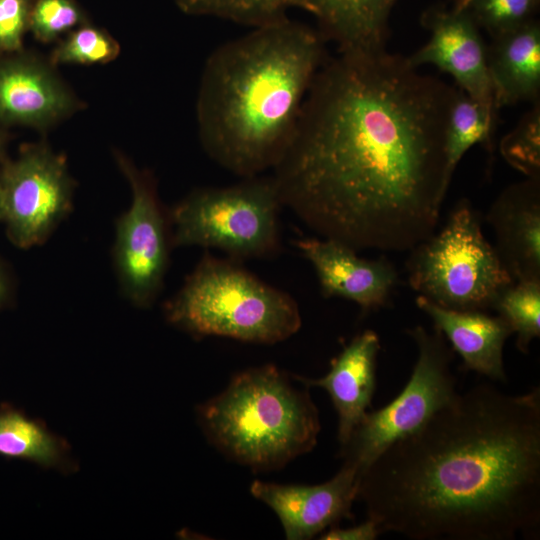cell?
<instances>
[{"label":"cell","mask_w":540,"mask_h":540,"mask_svg":"<svg viewBox=\"0 0 540 540\" xmlns=\"http://www.w3.org/2000/svg\"><path fill=\"white\" fill-rule=\"evenodd\" d=\"M455 93L385 49L325 60L271 170L283 206L356 251L411 250L435 232L451 181Z\"/></svg>","instance_id":"obj_1"},{"label":"cell","mask_w":540,"mask_h":540,"mask_svg":"<svg viewBox=\"0 0 540 540\" xmlns=\"http://www.w3.org/2000/svg\"><path fill=\"white\" fill-rule=\"evenodd\" d=\"M382 533L514 540L540 532V387L480 383L390 445L358 496Z\"/></svg>","instance_id":"obj_2"},{"label":"cell","mask_w":540,"mask_h":540,"mask_svg":"<svg viewBox=\"0 0 540 540\" xmlns=\"http://www.w3.org/2000/svg\"><path fill=\"white\" fill-rule=\"evenodd\" d=\"M319 31L288 17L253 27L206 61L197 99L207 155L242 178L272 170L325 62Z\"/></svg>","instance_id":"obj_3"},{"label":"cell","mask_w":540,"mask_h":540,"mask_svg":"<svg viewBox=\"0 0 540 540\" xmlns=\"http://www.w3.org/2000/svg\"><path fill=\"white\" fill-rule=\"evenodd\" d=\"M199 422L212 444L254 470L278 468L316 445L319 414L307 390L266 364L235 375L201 405Z\"/></svg>","instance_id":"obj_4"},{"label":"cell","mask_w":540,"mask_h":540,"mask_svg":"<svg viewBox=\"0 0 540 540\" xmlns=\"http://www.w3.org/2000/svg\"><path fill=\"white\" fill-rule=\"evenodd\" d=\"M240 263L206 251L165 303L166 320L196 338L274 344L294 335L302 324L295 299Z\"/></svg>","instance_id":"obj_5"},{"label":"cell","mask_w":540,"mask_h":540,"mask_svg":"<svg viewBox=\"0 0 540 540\" xmlns=\"http://www.w3.org/2000/svg\"><path fill=\"white\" fill-rule=\"evenodd\" d=\"M282 207L272 175L198 188L168 211L172 247L213 248L238 262L273 258L282 246Z\"/></svg>","instance_id":"obj_6"},{"label":"cell","mask_w":540,"mask_h":540,"mask_svg":"<svg viewBox=\"0 0 540 540\" xmlns=\"http://www.w3.org/2000/svg\"><path fill=\"white\" fill-rule=\"evenodd\" d=\"M410 287L431 302L459 310L486 311L515 280L485 238L479 215L467 199L451 210L438 233L411 249Z\"/></svg>","instance_id":"obj_7"},{"label":"cell","mask_w":540,"mask_h":540,"mask_svg":"<svg viewBox=\"0 0 540 540\" xmlns=\"http://www.w3.org/2000/svg\"><path fill=\"white\" fill-rule=\"evenodd\" d=\"M407 333L418 352L409 381L389 404L367 412L341 446L343 464L355 467L361 478L390 445L423 426L458 393L453 353L444 336L421 325Z\"/></svg>","instance_id":"obj_8"},{"label":"cell","mask_w":540,"mask_h":540,"mask_svg":"<svg viewBox=\"0 0 540 540\" xmlns=\"http://www.w3.org/2000/svg\"><path fill=\"white\" fill-rule=\"evenodd\" d=\"M132 192L129 208L117 219L114 264L124 296L134 305L149 307L159 295L172 247L168 211L164 210L149 174L117 155Z\"/></svg>","instance_id":"obj_9"},{"label":"cell","mask_w":540,"mask_h":540,"mask_svg":"<svg viewBox=\"0 0 540 540\" xmlns=\"http://www.w3.org/2000/svg\"><path fill=\"white\" fill-rule=\"evenodd\" d=\"M72 195L64 158L45 145L28 147L0 174V220L16 246L41 244L69 213Z\"/></svg>","instance_id":"obj_10"},{"label":"cell","mask_w":540,"mask_h":540,"mask_svg":"<svg viewBox=\"0 0 540 540\" xmlns=\"http://www.w3.org/2000/svg\"><path fill=\"white\" fill-rule=\"evenodd\" d=\"M430 38L407 57L418 68L436 66L449 74L457 88L497 114L494 92L487 64V46L480 28L465 8L433 6L421 16Z\"/></svg>","instance_id":"obj_11"},{"label":"cell","mask_w":540,"mask_h":540,"mask_svg":"<svg viewBox=\"0 0 540 540\" xmlns=\"http://www.w3.org/2000/svg\"><path fill=\"white\" fill-rule=\"evenodd\" d=\"M361 476L343 464L329 481L318 485H282L255 480L251 494L278 516L289 540L311 539L343 519H352Z\"/></svg>","instance_id":"obj_12"},{"label":"cell","mask_w":540,"mask_h":540,"mask_svg":"<svg viewBox=\"0 0 540 540\" xmlns=\"http://www.w3.org/2000/svg\"><path fill=\"white\" fill-rule=\"evenodd\" d=\"M295 246L313 266L324 297L350 300L363 313L378 310L389 302L398 274L385 257L363 259L349 246L325 238L300 239Z\"/></svg>","instance_id":"obj_13"},{"label":"cell","mask_w":540,"mask_h":540,"mask_svg":"<svg viewBox=\"0 0 540 540\" xmlns=\"http://www.w3.org/2000/svg\"><path fill=\"white\" fill-rule=\"evenodd\" d=\"M487 221L512 278L540 280V178L505 188L491 205Z\"/></svg>","instance_id":"obj_14"},{"label":"cell","mask_w":540,"mask_h":540,"mask_svg":"<svg viewBox=\"0 0 540 540\" xmlns=\"http://www.w3.org/2000/svg\"><path fill=\"white\" fill-rule=\"evenodd\" d=\"M380 341L376 332L356 335L331 361L330 370L318 379L293 376L306 387L325 389L338 414V441L344 445L367 413L376 388Z\"/></svg>","instance_id":"obj_15"},{"label":"cell","mask_w":540,"mask_h":540,"mask_svg":"<svg viewBox=\"0 0 540 540\" xmlns=\"http://www.w3.org/2000/svg\"><path fill=\"white\" fill-rule=\"evenodd\" d=\"M73 108L71 94L42 62L28 57L0 60V121L43 128Z\"/></svg>","instance_id":"obj_16"},{"label":"cell","mask_w":540,"mask_h":540,"mask_svg":"<svg viewBox=\"0 0 540 540\" xmlns=\"http://www.w3.org/2000/svg\"><path fill=\"white\" fill-rule=\"evenodd\" d=\"M416 305L434 323L462 360V369L474 371L492 381H505L503 348L512 334L500 316L482 310L459 311L417 296Z\"/></svg>","instance_id":"obj_17"},{"label":"cell","mask_w":540,"mask_h":540,"mask_svg":"<svg viewBox=\"0 0 540 540\" xmlns=\"http://www.w3.org/2000/svg\"><path fill=\"white\" fill-rule=\"evenodd\" d=\"M487 64L498 109L540 101V22L492 37Z\"/></svg>","instance_id":"obj_18"},{"label":"cell","mask_w":540,"mask_h":540,"mask_svg":"<svg viewBox=\"0 0 540 540\" xmlns=\"http://www.w3.org/2000/svg\"><path fill=\"white\" fill-rule=\"evenodd\" d=\"M398 0H296V7L313 15L324 40L338 52L385 49L388 22Z\"/></svg>","instance_id":"obj_19"},{"label":"cell","mask_w":540,"mask_h":540,"mask_svg":"<svg viewBox=\"0 0 540 540\" xmlns=\"http://www.w3.org/2000/svg\"><path fill=\"white\" fill-rule=\"evenodd\" d=\"M496 120V113L456 89L445 132L446 170L450 179L471 147L482 144L491 151Z\"/></svg>","instance_id":"obj_20"},{"label":"cell","mask_w":540,"mask_h":540,"mask_svg":"<svg viewBox=\"0 0 540 540\" xmlns=\"http://www.w3.org/2000/svg\"><path fill=\"white\" fill-rule=\"evenodd\" d=\"M0 455L25 459L43 467L67 465V451L43 425L14 412H0Z\"/></svg>","instance_id":"obj_21"},{"label":"cell","mask_w":540,"mask_h":540,"mask_svg":"<svg viewBox=\"0 0 540 540\" xmlns=\"http://www.w3.org/2000/svg\"><path fill=\"white\" fill-rule=\"evenodd\" d=\"M492 309L516 333L517 349L528 353L532 340L540 336V280L515 281L501 292Z\"/></svg>","instance_id":"obj_22"},{"label":"cell","mask_w":540,"mask_h":540,"mask_svg":"<svg viewBox=\"0 0 540 540\" xmlns=\"http://www.w3.org/2000/svg\"><path fill=\"white\" fill-rule=\"evenodd\" d=\"M185 13L212 16L256 27L286 16L296 0H175Z\"/></svg>","instance_id":"obj_23"},{"label":"cell","mask_w":540,"mask_h":540,"mask_svg":"<svg viewBox=\"0 0 540 540\" xmlns=\"http://www.w3.org/2000/svg\"><path fill=\"white\" fill-rule=\"evenodd\" d=\"M506 162L527 178H540V101L520 119L500 142Z\"/></svg>","instance_id":"obj_24"},{"label":"cell","mask_w":540,"mask_h":540,"mask_svg":"<svg viewBox=\"0 0 540 540\" xmlns=\"http://www.w3.org/2000/svg\"><path fill=\"white\" fill-rule=\"evenodd\" d=\"M119 54L118 43L104 30L84 24L73 30L53 51L55 64H101Z\"/></svg>","instance_id":"obj_25"},{"label":"cell","mask_w":540,"mask_h":540,"mask_svg":"<svg viewBox=\"0 0 540 540\" xmlns=\"http://www.w3.org/2000/svg\"><path fill=\"white\" fill-rule=\"evenodd\" d=\"M540 0H465L463 8L492 37L535 19Z\"/></svg>","instance_id":"obj_26"},{"label":"cell","mask_w":540,"mask_h":540,"mask_svg":"<svg viewBox=\"0 0 540 540\" xmlns=\"http://www.w3.org/2000/svg\"><path fill=\"white\" fill-rule=\"evenodd\" d=\"M87 17L74 0H35L29 29L41 42L56 40L61 34L87 24Z\"/></svg>","instance_id":"obj_27"},{"label":"cell","mask_w":540,"mask_h":540,"mask_svg":"<svg viewBox=\"0 0 540 540\" xmlns=\"http://www.w3.org/2000/svg\"><path fill=\"white\" fill-rule=\"evenodd\" d=\"M32 0H0V51L14 52L22 47L29 29Z\"/></svg>","instance_id":"obj_28"},{"label":"cell","mask_w":540,"mask_h":540,"mask_svg":"<svg viewBox=\"0 0 540 540\" xmlns=\"http://www.w3.org/2000/svg\"><path fill=\"white\" fill-rule=\"evenodd\" d=\"M382 534L378 524L368 518L365 522L350 528H340L338 525L330 527L323 533L320 539L323 540H374Z\"/></svg>","instance_id":"obj_29"},{"label":"cell","mask_w":540,"mask_h":540,"mask_svg":"<svg viewBox=\"0 0 540 540\" xmlns=\"http://www.w3.org/2000/svg\"><path fill=\"white\" fill-rule=\"evenodd\" d=\"M10 294V283L8 276L0 263V306L7 300Z\"/></svg>","instance_id":"obj_30"},{"label":"cell","mask_w":540,"mask_h":540,"mask_svg":"<svg viewBox=\"0 0 540 540\" xmlns=\"http://www.w3.org/2000/svg\"><path fill=\"white\" fill-rule=\"evenodd\" d=\"M465 0H453V7L455 8H463Z\"/></svg>","instance_id":"obj_31"},{"label":"cell","mask_w":540,"mask_h":540,"mask_svg":"<svg viewBox=\"0 0 540 540\" xmlns=\"http://www.w3.org/2000/svg\"><path fill=\"white\" fill-rule=\"evenodd\" d=\"M2 148H3V137L2 135L0 134V153L2 151Z\"/></svg>","instance_id":"obj_32"}]
</instances>
